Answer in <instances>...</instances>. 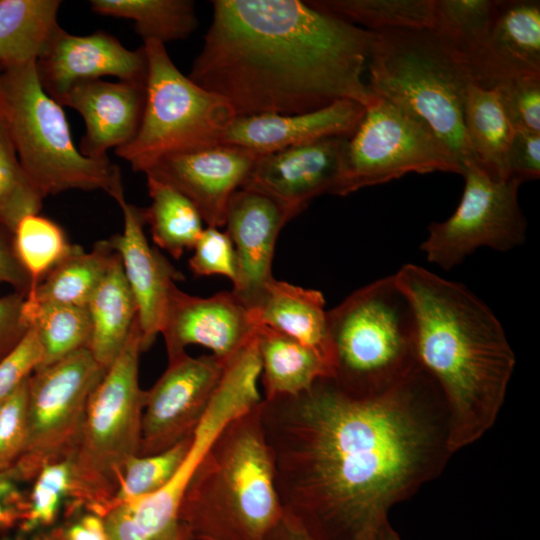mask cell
<instances>
[{"label":"cell","instance_id":"1","mask_svg":"<svg viewBox=\"0 0 540 540\" xmlns=\"http://www.w3.org/2000/svg\"><path fill=\"white\" fill-rule=\"evenodd\" d=\"M440 403L420 364L380 389L354 391L323 377L300 395L262 398L284 511L318 540H374L389 510L450 454Z\"/></svg>","mask_w":540,"mask_h":540},{"label":"cell","instance_id":"2","mask_svg":"<svg viewBox=\"0 0 540 540\" xmlns=\"http://www.w3.org/2000/svg\"><path fill=\"white\" fill-rule=\"evenodd\" d=\"M203 47L188 77L236 116L297 114L340 100L364 107L362 80L374 40L307 1L215 0Z\"/></svg>","mask_w":540,"mask_h":540},{"label":"cell","instance_id":"3","mask_svg":"<svg viewBox=\"0 0 540 540\" xmlns=\"http://www.w3.org/2000/svg\"><path fill=\"white\" fill-rule=\"evenodd\" d=\"M394 278L411 307L417 361L446 405L451 454L494 424L515 355L496 315L465 285L411 263Z\"/></svg>","mask_w":540,"mask_h":540},{"label":"cell","instance_id":"4","mask_svg":"<svg viewBox=\"0 0 540 540\" xmlns=\"http://www.w3.org/2000/svg\"><path fill=\"white\" fill-rule=\"evenodd\" d=\"M259 404L219 433L185 489L178 521L194 540H266L284 513Z\"/></svg>","mask_w":540,"mask_h":540},{"label":"cell","instance_id":"5","mask_svg":"<svg viewBox=\"0 0 540 540\" xmlns=\"http://www.w3.org/2000/svg\"><path fill=\"white\" fill-rule=\"evenodd\" d=\"M372 32L367 62L370 92L425 123L462 171L477 166L464 127L467 89L475 83L468 66L429 29Z\"/></svg>","mask_w":540,"mask_h":540},{"label":"cell","instance_id":"6","mask_svg":"<svg viewBox=\"0 0 540 540\" xmlns=\"http://www.w3.org/2000/svg\"><path fill=\"white\" fill-rule=\"evenodd\" d=\"M141 333L136 318L129 337L94 390L71 461L65 516L105 515L114 507L126 463L138 455L145 390L139 386Z\"/></svg>","mask_w":540,"mask_h":540},{"label":"cell","instance_id":"7","mask_svg":"<svg viewBox=\"0 0 540 540\" xmlns=\"http://www.w3.org/2000/svg\"><path fill=\"white\" fill-rule=\"evenodd\" d=\"M0 111L19 161L45 198L68 190L124 196L120 169L108 157L84 156L62 105L42 87L35 63L0 70Z\"/></svg>","mask_w":540,"mask_h":540},{"label":"cell","instance_id":"8","mask_svg":"<svg viewBox=\"0 0 540 540\" xmlns=\"http://www.w3.org/2000/svg\"><path fill=\"white\" fill-rule=\"evenodd\" d=\"M332 378L369 391L400 380L418 365L409 302L394 275L365 285L327 311Z\"/></svg>","mask_w":540,"mask_h":540},{"label":"cell","instance_id":"9","mask_svg":"<svg viewBox=\"0 0 540 540\" xmlns=\"http://www.w3.org/2000/svg\"><path fill=\"white\" fill-rule=\"evenodd\" d=\"M143 47L147 76L141 122L115 154L145 174L168 155L220 144L236 113L226 99L180 72L164 44L148 40Z\"/></svg>","mask_w":540,"mask_h":540},{"label":"cell","instance_id":"10","mask_svg":"<svg viewBox=\"0 0 540 540\" xmlns=\"http://www.w3.org/2000/svg\"><path fill=\"white\" fill-rule=\"evenodd\" d=\"M260 372L258 347L251 343L227 365L193 433L189 450L171 480L154 494L118 504L105 515L110 540H166L174 534L185 489L204 454L232 420L261 402Z\"/></svg>","mask_w":540,"mask_h":540},{"label":"cell","instance_id":"11","mask_svg":"<svg viewBox=\"0 0 540 540\" xmlns=\"http://www.w3.org/2000/svg\"><path fill=\"white\" fill-rule=\"evenodd\" d=\"M461 174L448 147L420 119L372 94L364 114L346 139L333 195L346 196L408 173Z\"/></svg>","mask_w":540,"mask_h":540},{"label":"cell","instance_id":"12","mask_svg":"<svg viewBox=\"0 0 540 540\" xmlns=\"http://www.w3.org/2000/svg\"><path fill=\"white\" fill-rule=\"evenodd\" d=\"M106 371L85 347L31 375L25 447L9 469L20 483L32 482L46 465L72 456L90 398Z\"/></svg>","mask_w":540,"mask_h":540},{"label":"cell","instance_id":"13","mask_svg":"<svg viewBox=\"0 0 540 540\" xmlns=\"http://www.w3.org/2000/svg\"><path fill=\"white\" fill-rule=\"evenodd\" d=\"M464 189L455 212L433 222L420 248L427 260L451 270L482 247L509 251L526 239L527 220L518 201L521 182L495 180L477 166L463 169Z\"/></svg>","mask_w":540,"mask_h":540},{"label":"cell","instance_id":"14","mask_svg":"<svg viewBox=\"0 0 540 540\" xmlns=\"http://www.w3.org/2000/svg\"><path fill=\"white\" fill-rule=\"evenodd\" d=\"M230 362L186 352L168 359L164 373L145 390L138 455L158 454L193 435Z\"/></svg>","mask_w":540,"mask_h":540},{"label":"cell","instance_id":"15","mask_svg":"<svg viewBox=\"0 0 540 540\" xmlns=\"http://www.w3.org/2000/svg\"><path fill=\"white\" fill-rule=\"evenodd\" d=\"M256 329L250 310L233 291L202 298L173 285L160 334L168 359L189 345H201L230 362L255 338Z\"/></svg>","mask_w":540,"mask_h":540},{"label":"cell","instance_id":"16","mask_svg":"<svg viewBox=\"0 0 540 540\" xmlns=\"http://www.w3.org/2000/svg\"><path fill=\"white\" fill-rule=\"evenodd\" d=\"M347 138H324L260 156L241 188L272 199L290 221L314 198L333 195Z\"/></svg>","mask_w":540,"mask_h":540},{"label":"cell","instance_id":"17","mask_svg":"<svg viewBox=\"0 0 540 540\" xmlns=\"http://www.w3.org/2000/svg\"><path fill=\"white\" fill-rule=\"evenodd\" d=\"M35 67L42 87L58 103L79 82L115 76L145 83L147 76L144 47L130 50L104 31L73 35L61 28Z\"/></svg>","mask_w":540,"mask_h":540},{"label":"cell","instance_id":"18","mask_svg":"<svg viewBox=\"0 0 540 540\" xmlns=\"http://www.w3.org/2000/svg\"><path fill=\"white\" fill-rule=\"evenodd\" d=\"M258 157L248 150L217 144L168 155L146 174L169 183L197 208L209 227L226 224L232 195L242 187Z\"/></svg>","mask_w":540,"mask_h":540},{"label":"cell","instance_id":"19","mask_svg":"<svg viewBox=\"0 0 540 540\" xmlns=\"http://www.w3.org/2000/svg\"><path fill=\"white\" fill-rule=\"evenodd\" d=\"M116 202L123 214V232L108 240L121 259L137 306L142 351H147L161 332L170 290L184 276L149 245L144 232V208L128 203L124 196Z\"/></svg>","mask_w":540,"mask_h":540},{"label":"cell","instance_id":"20","mask_svg":"<svg viewBox=\"0 0 540 540\" xmlns=\"http://www.w3.org/2000/svg\"><path fill=\"white\" fill-rule=\"evenodd\" d=\"M288 219L281 207L254 190L240 188L231 197L226 232L236 255L233 293L252 309L272 276V260L278 235Z\"/></svg>","mask_w":540,"mask_h":540},{"label":"cell","instance_id":"21","mask_svg":"<svg viewBox=\"0 0 540 540\" xmlns=\"http://www.w3.org/2000/svg\"><path fill=\"white\" fill-rule=\"evenodd\" d=\"M365 107L340 100L324 108L297 114L236 116L221 143L250 151L257 157L329 137H350Z\"/></svg>","mask_w":540,"mask_h":540},{"label":"cell","instance_id":"22","mask_svg":"<svg viewBox=\"0 0 540 540\" xmlns=\"http://www.w3.org/2000/svg\"><path fill=\"white\" fill-rule=\"evenodd\" d=\"M146 98V82L102 79L75 84L59 102L76 110L85 122L80 152L106 158L109 149L130 142L138 131Z\"/></svg>","mask_w":540,"mask_h":540},{"label":"cell","instance_id":"23","mask_svg":"<svg viewBox=\"0 0 540 540\" xmlns=\"http://www.w3.org/2000/svg\"><path fill=\"white\" fill-rule=\"evenodd\" d=\"M527 74H540V1L500 0L475 83Z\"/></svg>","mask_w":540,"mask_h":540},{"label":"cell","instance_id":"24","mask_svg":"<svg viewBox=\"0 0 540 540\" xmlns=\"http://www.w3.org/2000/svg\"><path fill=\"white\" fill-rule=\"evenodd\" d=\"M256 326H267L318 352L332 373L327 311L322 293L273 278L249 309Z\"/></svg>","mask_w":540,"mask_h":540},{"label":"cell","instance_id":"25","mask_svg":"<svg viewBox=\"0 0 540 540\" xmlns=\"http://www.w3.org/2000/svg\"><path fill=\"white\" fill-rule=\"evenodd\" d=\"M256 338L263 399L297 396L318 379L332 376L324 358L298 340L267 326L257 327Z\"/></svg>","mask_w":540,"mask_h":540},{"label":"cell","instance_id":"26","mask_svg":"<svg viewBox=\"0 0 540 540\" xmlns=\"http://www.w3.org/2000/svg\"><path fill=\"white\" fill-rule=\"evenodd\" d=\"M91 321L88 349L108 369L122 351L137 318V306L116 253L87 304Z\"/></svg>","mask_w":540,"mask_h":540},{"label":"cell","instance_id":"27","mask_svg":"<svg viewBox=\"0 0 540 540\" xmlns=\"http://www.w3.org/2000/svg\"><path fill=\"white\" fill-rule=\"evenodd\" d=\"M59 0H0V70L35 63L61 27Z\"/></svg>","mask_w":540,"mask_h":540},{"label":"cell","instance_id":"28","mask_svg":"<svg viewBox=\"0 0 540 540\" xmlns=\"http://www.w3.org/2000/svg\"><path fill=\"white\" fill-rule=\"evenodd\" d=\"M464 127L477 166L495 180L510 179L507 152L514 134L497 91L471 83L464 105Z\"/></svg>","mask_w":540,"mask_h":540},{"label":"cell","instance_id":"29","mask_svg":"<svg viewBox=\"0 0 540 540\" xmlns=\"http://www.w3.org/2000/svg\"><path fill=\"white\" fill-rule=\"evenodd\" d=\"M500 0H433L431 30L469 68L475 82Z\"/></svg>","mask_w":540,"mask_h":540},{"label":"cell","instance_id":"30","mask_svg":"<svg viewBox=\"0 0 540 540\" xmlns=\"http://www.w3.org/2000/svg\"><path fill=\"white\" fill-rule=\"evenodd\" d=\"M115 254L108 239L96 242L89 252L74 244L71 252L25 298L87 307Z\"/></svg>","mask_w":540,"mask_h":540},{"label":"cell","instance_id":"31","mask_svg":"<svg viewBox=\"0 0 540 540\" xmlns=\"http://www.w3.org/2000/svg\"><path fill=\"white\" fill-rule=\"evenodd\" d=\"M151 204L144 208L154 243L179 259L193 249L203 231L202 217L179 190L154 175L146 174Z\"/></svg>","mask_w":540,"mask_h":540},{"label":"cell","instance_id":"32","mask_svg":"<svg viewBox=\"0 0 540 540\" xmlns=\"http://www.w3.org/2000/svg\"><path fill=\"white\" fill-rule=\"evenodd\" d=\"M90 7L100 15L134 21L143 42L155 40L165 45L188 37L198 25L190 0H92Z\"/></svg>","mask_w":540,"mask_h":540},{"label":"cell","instance_id":"33","mask_svg":"<svg viewBox=\"0 0 540 540\" xmlns=\"http://www.w3.org/2000/svg\"><path fill=\"white\" fill-rule=\"evenodd\" d=\"M24 319L35 329L43 347L44 368L88 347L91 321L87 307L24 299ZM37 369V370H38Z\"/></svg>","mask_w":540,"mask_h":540},{"label":"cell","instance_id":"34","mask_svg":"<svg viewBox=\"0 0 540 540\" xmlns=\"http://www.w3.org/2000/svg\"><path fill=\"white\" fill-rule=\"evenodd\" d=\"M313 7L369 31L433 25V0H313Z\"/></svg>","mask_w":540,"mask_h":540},{"label":"cell","instance_id":"35","mask_svg":"<svg viewBox=\"0 0 540 540\" xmlns=\"http://www.w3.org/2000/svg\"><path fill=\"white\" fill-rule=\"evenodd\" d=\"M12 243L16 258L30 280L28 293L35 290L74 246L56 222L38 213L26 215L18 222Z\"/></svg>","mask_w":540,"mask_h":540},{"label":"cell","instance_id":"36","mask_svg":"<svg viewBox=\"0 0 540 540\" xmlns=\"http://www.w3.org/2000/svg\"><path fill=\"white\" fill-rule=\"evenodd\" d=\"M43 199L19 161L0 111V226L12 234L24 216L39 213Z\"/></svg>","mask_w":540,"mask_h":540},{"label":"cell","instance_id":"37","mask_svg":"<svg viewBox=\"0 0 540 540\" xmlns=\"http://www.w3.org/2000/svg\"><path fill=\"white\" fill-rule=\"evenodd\" d=\"M192 436L158 454L132 457L125 465L114 507L163 488L182 464Z\"/></svg>","mask_w":540,"mask_h":540},{"label":"cell","instance_id":"38","mask_svg":"<svg viewBox=\"0 0 540 540\" xmlns=\"http://www.w3.org/2000/svg\"><path fill=\"white\" fill-rule=\"evenodd\" d=\"M27 494V511L19 525L28 534L54 525L71 491L70 458L43 467L32 481Z\"/></svg>","mask_w":540,"mask_h":540},{"label":"cell","instance_id":"39","mask_svg":"<svg viewBox=\"0 0 540 540\" xmlns=\"http://www.w3.org/2000/svg\"><path fill=\"white\" fill-rule=\"evenodd\" d=\"M494 89L514 130L540 132V74L508 77Z\"/></svg>","mask_w":540,"mask_h":540},{"label":"cell","instance_id":"40","mask_svg":"<svg viewBox=\"0 0 540 540\" xmlns=\"http://www.w3.org/2000/svg\"><path fill=\"white\" fill-rule=\"evenodd\" d=\"M28 381L0 403V472L12 468L25 447Z\"/></svg>","mask_w":540,"mask_h":540},{"label":"cell","instance_id":"41","mask_svg":"<svg viewBox=\"0 0 540 540\" xmlns=\"http://www.w3.org/2000/svg\"><path fill=\"white\" fill-rule=\"evenodd\" d=\"M193 249L189 268L195 276L222 275L234 283L236 255L233 242L226 231L207 226Z\"/></svg>","mask_w":540,"mask_h":540},{"label":"cell","instance_id":"42","mask_svg":"<svg viewBox=\"0 0 540 540\" xmlns=\"http://www.w3.org/2000/svg\"><path fill=\"white\" fill-rule=\"evenodd\" d=\"M43 347L34 328L0 359V403L18 389L42 365Z\"/></svg>","mask_w":540,"mask_h":540},{"label":"cell","instance_id":"43","mask_svg":"<svg viewBox=\"0 0 540 540\" xmlns=\"http://www.w3.org/2000/svg\"><path fill=\"white\" fill-rule=\"evenodd\" d=\"M508 178L521 183L540 176V132L515 130L506 157Z\"/></svg>","mask_w":540,"mask_h":540},{"label":"cell","instance_id":"44","mask_svg":"<svg viewBox=\"0 0 540 540\" xmlns=\"http://www.w3.org/2000/svg\"><path fill=\"white\" fill-rule=\"evenodd\" d=\"M24 299L25 295L20 292L0 297V359L29 329L23 315Z\"/></svg>","mask_w":540,"mask_h":540},{"label":"cell","instance_id":"45","mask_svg":"<svg viewBox=\"0 0 540 540\" xmlns=\"http://www.w3.org/2000/svg\"><path fill=\"white\" fill-rule=\"evenodd\" d=\"M10 470L0 472V532L19 527L27 511V494Z\"/></svg>","mask_w":540,"mask_h":540},{"label":"cell","instance_id":"46","mask_svg":"<svg viewBox=\"0 0 540 540\" xmlns=\"http://www.w3.org/2000/svg\"><path fill=\"white\" fill-rule=\"evenodd\" d=\"M70 517L71 520L48 532L53 540H110L99 515L80 511Z\"/></svg>","mask_w":540,"mask_h":540},{"label":"cell","instance_id":"47","mask_svg":"<svg viewBox=\"0 0 540 540\" xmlns=\"http://www.w3.org/2000/svg\"><path fill=\"white\" fill-rule=\"evenodd\" d=\"M0 283L13 286L26 296L30 280L20 265L13 249L12 234L0 226Z\"/></svg>","mask_w":540,"mask_h":540},{"label":"cell","instance_id":"48","mask_svg":"<svg viewBox=\"0 0 540 540\" xmlns=\"http://www.w3.org/2000/svg\"><path fill=\"white\" fill-rule=\"evenodd\" d=\"M266 540H318L289 513L282 517L269 532Z\"/></svg>","mask_w":540,"mask_h":540},{"label":"cell","instance_id":"49","mask_svg":"<svg viewBox=\"0 0 540 540\" xmlns=\"http://www.w3.org/2000/svg\"><path fill=\"white\" fill-rule=\"evenodd\" d=\"M374 540H402L390 523H386L378 532Z\"/></svg>","mask_w":540,"mask_h":540},{"label":"cell","instance_id":"50","mask_svg":"<svg viewBox=\"0 0 540 540\" xmlns=\"http://www.w3.org/2000/svg\"><path fill=\"white\" fill-rule=\"evenodd\" d=\"M166 540H194L186 528L179 523V526L175 533Z\"/></svg>","mask_w":540,"mask_h":540},{"label":"cell","instance_id":"51","mask_svg":"<svg viewBox=\"0 0 540 540\" xmlns=\"http://www.w3.org/2000/svg\"><path fill=\"white\" fill-rule=\"evenodd\" d=\"M15 540H27V539H24V538H17ZM32 540H48L47 537L45 536V534H42L40 536H37L35 538H33Z\"/></svg>","mask_w":540,"mask_h":540},{"label":"cell","instance_id":"52","mask_svg":"<svg viewBox=\"0 0 540 540\" xmlns=\"http://www.w3.org/2000/svg\"><path fill=\"white\" fill-rule=\"evenodd\" d=\"M45 534H46V536H47L48 540H53V539H52V538L50 537V535H49V533H48V532H47V533H45Z\"/></svg>","mask_w":540,"mask_h":540}]
</instances>
